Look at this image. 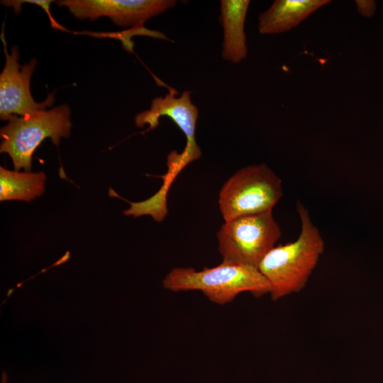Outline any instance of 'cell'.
I'll list each match as a JSON object with an SVG mask.
<instances>
[{
  "mask_svg": "<svg viewBox=\"0 0 383 383\" xmlns=\"http://www.w3.org/2000/svg\"><path fill=\"white\" fill-rule=\"evenodd\" d=\"M296 211L301 231L292 243L274 246L260 262L258 270L269 282L272 300L300 292L306 286L325 248L321 234L309 211L300 202Z\"/></svg>",
  "mask_w": 383,
  "mask_h": 383,
  "instance_id": "obj_1",
  "label": "cell"
},
{
  "mask_svg": "<svg viewBox=\"0 0 383 383\" xmlns=\"http://www.w3.org/2000/svg\"><path fill=\"white\" fill-rule=\"evenodd\" d=\"M172 292L199 290L212 302L223 305L240 293L248 292L255 296L270 294L271 287L258 269L227 263L197 271L191 267H175L162 281Z\"/></svg>",
  "mask_w": 383,
  "mask_h": 383,
  "instance_id": "obj_2",
  "label": "cell"
},
{
  "mask_svg": "<svg viewBox=\"0 0 383 383\" xmlns=\"http://www.w3.org/2000/svg\"><path fill=\"white\" fill-rule=\"evenodd\" d=\"M70 109L67 104L23 116H13L0 130V152L11 157L15 171L30 172L35 149L47 138L58 145L70 135Z\"/></svg>",
  "mask_w": 383,
  "mask_h": 383,
  "instance_id": "obj_3",
  "label": "cell"
},
{
  "mask_svg": "<svg viewBox=\"0 0 383 383\" xmlns=\"http://www.w3.org/2000/svg\"><path fill=\"white\" fill-rule=\"evenodd\" d=\"M282 196L281 179L265 163L238 170L221 187L218 205L225 221L273 209Z\"/></svg>",
  "mask_w": 383,
  "mask_h": 383,
  "instance_id": "obj_4",
  "label": "cell"
},
{
  "mask_svg": "<svg viewBox=\"0 0 383 383\" xmlns=\"http://www.w3.org/2000/svg\"><path fill=\"white\" fill-rule=\"evenodd\" d=\"M281 235L272 210L225 221L216 234L222 262L258 269Z\"/></svg>",
  "mask_w": 383,
  "mask_h": 383,
  "instance_id": "obj_5",
  "label": "cell"
},
{
  "mask_svg": "<svg viewBox=\"0 0 383 383\" xmlns=\"http://www.w3.org/2000/svg\"><path fill=\"white\" fill-rule=\"evenodd\" d=\"M169 94L164 97L154 98L151 101L150 109L143 111L135 118V124L143 128L148 124L147 132L159 125V118L167 116L171 118L184 133L187 144L184 150L178 154L172 151L167 156L168 175L174 179L175 177L190 162L199 159L201 151L195 138V131L199 111L192 102L191 93L184 91L179 97H176L177 91L168 87Z\"/></svg>",
  "mask_w": 383,
  "mask_h": 383,
  "instance_id": "obj_6",
  "label": "cell"
},
{
  "mask_svg": "<svg viewBox=\"0 0 383 383\" xmlns=\"http://www.w3.org/2000/svg\"><path fill=\"white\" fill-rule=\"evenodd\" d=\"M6 62L0 74V118L9 121L14 115L23 116L37 111H45L55 102V92L48 94L43 102H36L30 92V79L38 64L36 59L21 65L18 47L13 46L11 53L6 48L4 29L1 33Z\"/></svg>",
  "mask_w": 383,
  "mask_h": 383,
  "instance_id": "obj_7",
  "label": "cell"
},
{
  "mask_svg": "<svg viewBox=\"0 0 383 383\" xmlns=\"http://www.w3.org/2000/svg\"><path fill=\"white\" fill-rule=\"evenodd\" d=\"M65 6L77 18L93 21L106 16L117 26H139L149 18L174 7L173 0H60L55 1Z\"/></svg>",
  "mask_w": 383,
  "mask_h": 383,
  "instance_id": "obj_8",
  "label": "cell"
},
{
  "mask_svg": "<svg viewBox=\"0 0 383 383\" xmlns=\"http://www.w3.org/2000/svg\"><path fill=\"white\" fill-rule=\"evenodd\" d=\"M329 0H277L258 17L261 34H277L296 27Z\"/></svg>",
  "mask_w": 383,
  "mask_h": 383,
  "instance_id": "obj_9",
  "label": "cell"
},
{
  "mask_svg": "<svg viewBox=\"0 0 383 383\" xmlns=\"http://www.w3.org/2000/svg\"><path fill=\"white\" fill-rule=\"evenodd\" d=\"M249 5L248 0L220 1V22L223 28L221 56L233 63H238L247 56L244 24Z\"/></svg>",
  "mask_w": 383,
  "mask_h": 383,
  "instance_id": "obj_10",
  "label": "cell"
},
{
  "mask_svg": "<svg viewBox=\"0 0 383 383\" xmlns=\"http://www.w3.org/2000/svg\"><path fill=\"white\" fill-rule=\"evenodd\" d=\"M44 172H19L0 167V200L30 202L45 191Z\"/></svg>",
  "mask_w": 383,
  "mask_h": 383,
  "instance_id": "obj_11",
  "label": "cell"
},
{
  "mask_svg": "<svg viewBox=\"0 0 383 383\" xmlns=\"http://www.w3.org/2000/svg\"><path fill=\"white\" fill-rule=\"evenodd\" d=\"M52 2H53V1H50V0H4V1H1V3L3 5L13 7V11L15 14L16 15L19 14L21 10V5L23 4L30 3V4H36L40 6L47 13L50 19L51 26L53 28L58 29L63 31H68L65 27L59 24L52 17L50 13V5Z\"/></svg>",
  "mask_w": 383,
  "mask_h": 383,
  "instance_id": "obj_12",
  "label": "cell"
},
{
  "mask_svg": "<svg viewBox=\"0 0 383 383\" xmlns=\"http://www.w3.org/2000/svg\"><path fill=\"white\" fill-rule=\"evenodd\" d=\"M355 4L358 12L365 17H371L374 14L376 6L374 1L357 0Z\"/></svg>",
  "mask_w": 383,
  "mask_h": 383,
  "instance_id": "obj_13",
  "label": "cell"
},
{
  "mask_svg": "<svg viewBox=\"0 0 383 383\" xmlns=\"http://www.w3.org/2000/svg\"><path fill=\"white\" fill-rule=\"evenodd\" d=\"M1 383H9L8 382V375L6 372H2L1 376Z\"/></svg>",
  "mask_w": 383,
  "mask_h": 383,
  "instance_id": "obj_14",
  "label": "cell"
}]
</instances>
